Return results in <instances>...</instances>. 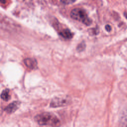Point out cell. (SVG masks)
Wrapping results in <instances>:
<instances>
[{"mask_svg":"<svg viewBox=\"0 0 127 127\" xmlns=\"http://www.w3.org/2000/svg\"><path fill=\"white\" fill-rule=\"evenodd\" d=\"M34 120L40 126L59 127L61 125V122L59 118L54 114L49 112H44L37 115L34 117Z\"/></svg>","mask_w":127,"mask_h":127,"instance_id":"1","label":"cell"},{"mask_svg":"<svg viewBox=\"0 0 127 127\" xmlns=\"http://www.w3.org/2000/svg\"><path fill=\"white\" fill-rule=\"evenodd\" d=\"M70 16L72 19L81 21L87 26L90 25L92 23V20L88 16L86 11L80 8L73 9L70 11Z\"/></svg>","mask_w":127,"mask_h":127,"instance_id":"2","label":"cell"},{"mask_svg":"<svg viewBox=\"0 0 127 127\" xmlns=\"http://www.w3.org/2000/svg\"><path fill=\"white\" fill-rule=\"evenodd\" d=\"M71 102V98L68 95H61L52 99L50 106L52 108H58L67 106Z\"/></svg>","mask_w":127,"mask_h":127,"instance_id":"3","label":"cell"},{"mask_svg":"<svg viewBox=\"0 0 127 127\" xmlns=\"http://www.w3.org/2000/svg\"><path fill=\"white\" fill-rule=\"evenodd\" d=\"M20 102L15 101L9 104L5 109V111L8 114H11L15 112L20 107Z\"/></svg>","mask_w":127,"mask_h":127,"instance_id":"4","label":"cell"},{"mask_svg":"<svg viewBox=\"0 0 127 127\" xmlns=\"http://www.w3.org/2000/svg\"><path fill=\"white\" fill-rule=\"evenodd\" d=\"M24 64L27 67L32 69L37 66V62L35 59L31 58H27L24 60Z\"/></svg>","mask_w":127,"mask_h":127,"instance_id":"5","label":"cell"},{"mask_svg":"<svg viewBox=\"0 0 127 127\" xmlns=\"http://www.w3.org/2000/svg\"><path fill=\"white\" fill-rule=\"evenodd\" d=\"M60 34L64 38L66 39H71L72 38L73 34V33L68 29H64L60 32Z\"/></svg>","mask_w":127,"mask_h":127,"instance_id":"6","label":"cell"},{"mask_svg":"<svg viewBox=\"0 0 127 127\" xmlns=\"http://www.w3.org/2000/svg\"><path fill=\"white\" fill-rule=\"evenodd\" d=\"M0 97L3 100H4L5 101H8L10 99V97H11L10 95L9 94V89H5L4 90H3L1 93Z\"/></svg>","mask_w":127,"mask_h":127,"instance_id":"7","label":"cell"},{"mask_svg":"<svg viewBox=\"0 0 127 127\" xmlns=\"http://www.w3.org/2000/svg\"><path fill=\"white\" fill-rule=\"evenodd\" d=\"M119 127H127V115H125L122 118Z\"/></svg>","mask_w":127,"mask_h":127,"instance_id":"8","label":"cell"},{"mask_svg":"<svg viewBox=\"0 0 127 127\" xmlns=\"http://www.w3.org/2000/svg\"><path fill=\"white\" fill-rule=\"evenodd\" d=\"M76 0H61V2L65 4H69L73 3Z\"/></svg>","mask_w":127,"mask_h":127,"instance_id":"9","label":"cell"},{"mask_svg":"<svg viewBox=\"0 0 127 127\" xmlns=\"http://www.w3.org/2000/svg\"><path fill=\"white\" fill-rule=\"evenodd\" d=\"M85 48V44L84 43H81L78 46V47H77V49L78 50V51H82Z\"/></svg>","mask_w":127,"mask_h":127,"instance_id":"10","label":"cell"},{"mask_svg":"<svg viewBox=\"0 0 127 127\" xmlns=\"http://www.w3.org/2000/svg\"><path fill=\"white\" fill-rule=\"evenodd\" d=\"M105 29H106V30L107 31L109 32V31H110L111 30L112 28H111V27L110 25H106L105 26Z\"/></svg>","mask_w":127,"mask_h":127,"instance_id":"11","label":"cell"},{"mask_svg":"<svg viewBox=\"0 0 127 127\" xmlns=\"http://www.w3.org/2000/svg\"><path fill=\"white\" fill-rule=\"evenodd\" d=\"M2 110H1V108L0 107V116H1V115L2 114Z\"/></svg>","mask_w":127,"mask_h":127,"instance_id":"12","label":"cell"},{"mask_svg":"<svg viewBox=\"0 0 127 127\" xmlns=\"http://www.w3.org/2000/svg\"><path fill=\"white\" fill-rule=\"evenodd\" d=\"M124 15H125V16L127 18V13H125V14H124Z\"/></svg>","mask_w":127,"mask_h":127,"instance_id":"13","label":"cell"}]
</instances>
